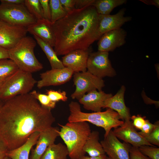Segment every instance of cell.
<instances>
[{"label": "cell", "mask_w": 159, "mask_h": 159, "mask_svg": "<svg viewBox=\"0 0 159 159\" xmlns=\"http://www.w3.org/2000/svg\"><path fill=\"white\" fill-rule=\"evenodd\" d=\"M5 79L0 80V89Z\"/></svg>", "instance_id": "f6af8a7d"}, {"label": "cell", "mask_w": 159, "mask_h": 159, "mask_svg": "<svg viewBox=\"0 0 159 159\" xmlns=\"http://www.w3.org/2000/svg\"><path fill=\"white\" fill-rule=\"evenodd\" d=\"M144 4L148 5H153L159 8V0H140Z\"/></svg>", "instance_id": "b9f144b4"}, {"label": "cell", "mask_w": 159, "mask_h": 159, "mask_svg": "<svg viewBox=\"0 0 159 159\" xmlns=\"http://www.w3.org/2000/svg\"><path fill=\"white\" fill-rule=\"evenodd\" d=\"M49 4L52 24L63 18L67 14V11L62 6L60 0H50Z\"/></svg>", "instance_id": "484cf974"}, {"label": "cell", "mask_w": 159, "mask_h": 159, "mask_svg": "<svg viewBox=\"0 0 159 159\" xmlns=\"http://www.w3.org/2000/svg\"><path fill=\"white\" fill-rule=\"evenodd\" d=\"M125 87L122 85L114 96L107 99L105 101L103 108H109L117 112L124 121L130 120L131 117L130 109L126 106L124 101Z\"/></svg>", "instance_id": "ffe728a7"}, {"label": "cell", "mask_w": 159, "mask_h": 159, "mask_svg": "<svg viewBox=\"0 0 159 159\" xmlns=\"http://www.w3.org/2000/svg\"><path fill=\"white\" fill-rule=\"evenodd\" d=\"M156 126L150 133L144 138L150 144L159 146V122H155Z\"/></svg>", "instance_id": "1f68e13d"}, {"label": "cell", "mask_w": 159, "mask_h": 159, "mask_svg": "<svg viewBox=\"0 0 159 159\" xmlns=\"http://www.w3.org/2000/svg\"><path fill=\"white\" fill-rule=\"evenodd\" d=\"M26 28L28 32L54 47L55 37L50 21L44 19L38 20Z\"/></svg>", "instance_id": "d6986e66"}, {"label": "cell", "mask_w": 159, "mask_h": 159, "mask_svg": "<svg viewBox=\"0 0 159 159\" xmlns=\"http://www.w3.org/2000/svg\"><path fill=\"white\" fill-rule=\"evenodd\" d=\"M130 159H151L143 154L139 150L138 147L131 145L130 152Z\"/></svg>", "instance_id": "e575fe53"}, {"label": "cell", "mask_w": 159, "mask_h": 159, "mask_svg": "<svg viewBox=\"0 0 159 159\" xmlns=\"http://www.w3.org/2000/svg\"><path fill=\"white\" fill-rule=\"evenodd\" d=\"M61 127L59 136L64 142L71 159H79L85 155L83 150L85 143L91 131L86 122H67Z\"/></svg>", "instance_id": "277c9868"}, {"label": "cell", "mask_w": 159, "mask_h": 159, "mask_svg": "<svg viewBox=\"0 0 159 159\" xmlns=\"http://www.w3.org/2000/svg\"><path fill=\"white\" fill-rule=\"evenodd\" d=\"M73 82L75 86L74 92L71 95L73 99L78 100L86 93L91 91L101 90L105 86L104 81L87 71L74 73Z\"/></svg>", "instance_id": "ba28073f"}, {"label": "cell", "mask_w": 159, "mask_h": 159, "mask_svg": "<svg viewBox=\"0 0 159 159\" xmlns=\"http://www.w3.org/2000/svg\"><path fill=\"white\" fill-rule=\"evenodd\" d=\"M127 35L126 31L121 28L105 33L98 40V51L108 52L114 51L125 43Z\"/></svg>", "instance_id": "5bb4252c"}, {"label": "cell", "mask_w": 159, "mask_h": 159, "mask_svg": "<svg viewBox=\"0 0 159 159\" xmlns=\"http://www.w3.org/2000/svg\"><path fill=\"white\" fill-rule=\"evenodd\" d=\"M59 131V128L52 126L40 132L35 148L31 150L30 159H39L48 147L54 144Z\"/></svg>", "instance_id": "e0dca14e"}, {"label": "cell", "mask_w": 159, "mask_h": 159, "mask_svg": "<svg viewBox=\"0 0 159 159\" xmlns=\"http://www.w3.org/2000/svg\"><path fill=\"white\" fill-rule=\"evenodd\" d=\"M145 118V117L138 115L131 116L130 120H132V124L135 129L140 130L145 123L146 120Z\"/></svg>", "instance_id": "d590c367"}, {"label": "cell", "mask_w": 159, "mask_h": 159, "mask_svg": "<svg viewBox=\"0 0 159 159\" xmlns=\"http://www.w3.org/2000/svg\"><path fill=\"white\" fill-rule=\"evenodd\" d=\"M99 16L93 6L74 8L52 24L55 39L54 50L57 55L90 48L102 35L99 31Z\"/></svg>", "instance_id": "7a4b0ae2"}, {"label": "cell", "mask_w": 159, "mask_h": 159, "mask_svg": "<svg viewBox=\"0 0 159 159\" xmlns=\"http://www.w3.org/2000/svg\"><path fill=\"white\" fill-rule=\"evenodd\" d=\"M40 133L39 131L34 132L22 145L16 149L8 150L6 156L11 159H29L30 152L36 144Z\"/></svg>", "instance_id": "44dd1931"}, {"label": "cell", "mask_w": 159, "mask_h": 159, "mask_svg": "<svg viewBox=\"0 0 159 159\" xmlns=\"http://www.w3.org/2000/svg\"><path fill=\"white\" fill-rule=\"evenodd\" d=\"M1 3L10 4H24V0H1Z\"/></svg>", "instance_id": "ab89813d"}, {"label": "cell", "mask_w": 159, "mask_h": 159, "mask_svg": "<svg viewBox=\"0 0 159 159\" xmlns=\"http://www.w3.org/2000/svg\"><path fill=\"white\" fill-rule=\"evenodd\" d=\"M37 82L32 73L19 69L4 80L0 89V100L29 93Z\"/></svg>", "instance_id": "8992f818"}, {"label": "cell", "mask_w": 159, "mask_h": 159, "mask_svg": "<svg viewBox=\"0 0 159 159\" xmlns=\"http://www.w3.org/2000/svg\"><path fill=\"white\" fill-rule=\"evenodd\" d=\"M126 0H95L92 5L98 14L106 15L115 8L125 4Z\"/></svg>", "instance_id": "d4e9b609"}, {"label": "cell", "mask_w": 159, "mask_h": 159, "mask_svg": "<svg viewBox=\"0 0 159 159\" xmlns=\"http://www.w3.org/2000/svg\"><path fill=\"white\" fill-rule=\"evenodd\" d=\"M87 71L94 75L102 78L112 77L116 75L109 58V52L98 51L91 52L87 63Z\"/></svg>", "instance_id": "9c48e42d"}, {"label": "cell", "mask_w": 159, "mask_h": 159, "mask_svg": "<svg viewBox=\"0 0 159 159\" xmlns=\"http://www.w3.org/2000/svg\"><path fill=\"white\" fill-rule=\"evenodd\" d=\"M51 110L41 106L29 93L4 102L0 109V139L8 150L24 144L33 133L52 127Z\"/></svg>", "instance_id": "6da1fadb"}, {"label": "cell", "mask_w": 159, "mask_h": 159, "mask_svg": "<svg viewBox=\"0 0 159 159\" xmlns=\"http://www.w3.org/2000/svg\"><path fill=\"white\" fill-rule=\"evenodd\" d=\"M112 131L118 138L132 146L138 147L144 145L154 146L148 143L137 132L130 120L124 121L122 124L114 128Z\"/></svg>", "instance_id": "4fadbf2b"}, {"label": "cell", "mask_w": 159, "mask_h": 159, "mask_svg": "<svg viewBox=\"0 0 159 159\" xmlns=\"http://www.w3.org/2000/svg\"><path fill=\"white\" fill-rule=\"evenodd\" d=\"M105 153L111 159H130V144L122 143L111 130L100 142Z\"/></svg>", "instance_id": "30bf717a"}, {"label": "cell", "mask_w": 159, "mask_h": 159, "mask_svg": "<svg viewBox=\"0 0 159 159\" xmlns=\"http://www.w3.org/2000/svg\"><path fill=\"white\" fill-rule=\"evenodd\" d=\"M46 94L52 101L56 102L60 101L66 102L68 99L66 92L65 91L47 90Z\"/></svg>", "instance_id": "4dcf8cb0"}, {"label": "cell", "mask_w": 159, "mask_h": 159, "mask_svg": "<svg viewBox=\"0 0 159 159\" xmlns=\"http://www.w3.org/2000/svg\"><path fill=\"white\" fill-rule=\"evenodd\" d=\"M60 1L67 12L75 8V0H60Z\"/></svg>", "instance_id": "74e56055"}, {"label": "cell", "mask_w": 159, "mask_h": 159, "mask_svg": "<svg viewBox=\"0 0 159 159\" xmlns=\"http://www.w3.org/2000/svg\"><path fill=\"white\" fill-rule=\"evenodd\" d=\"M95 0H75V8L80 9L86 6H92Z\"/></svg>", "instance_id": "8d00e7d4"}, {"label": "cell", "mask_w": 159, "mask_h": 159, "mask_svg": "<svg viewBox=\"0 0 159 159\" xmlns=\"http://www.w3.org/2000/svg\"><path fill=\"white\" fill-rule=\"evenodd\" d=\"M9 59L8 50L0 46V59Z\"/></svg>", "instance_id": "60d3db41"}, {"label": "cell", "mask_w": 159, "mask_h": 159, "mask_svg": "<svg viewBox=\"0 0 159 159\" xmlns=\"http://www.w3.org/2000/svg\"><path fill=\"white\" fill-rule=\"evenodd\" d=\"M26 27L11 25L0 20V46L9 50L26 36Z\"/></svg>", "instance_id": "8fae6325"}, {"label": "cell", "mask_w": 159, "mask_h": 159, "mask_svg": "<svg viewBox=\"0 0 159 159\" xmlns=\"http://www.w3.org/2000/svg\"><path fill=\"white\" fill-rule=\"evenodd\" d=\"M156 126L155 122L154 124L151 123L149 120H146L145 123L140 130L138 133L144 138L149 134L155 128Z\"/></svg>", "instance_id": "d6a6232c"}, {"label": "cell", "mask_w": 159, "mask_h": 159, "mask_svg": "<svg viewBox=\"0 0 159 159\" xmlns=\"http://www.w3.org/2000/svg\"><path fill=\"white\" fill-rule=\"evenodd\" d=\"M126 11V8H123L115 14H99V29L101 34L120 28L125 23L131 21L132 17L124 16Z\"/></svg>", "instance_id": "2e32d148"}, {"label": "cell", "mask_w": 159, "mask_h": 159, "mask_svg": "<svg viewBox=\"0 0 159 159\" xmlns=\"http://www.w3.org/2000/svg\"><path fill=\"white\" fill-rule=\"evenodd\" d=\"M90 48L87 50L78 49L64 55L62 62L65 67L70 69L74 73L87 71V63Z\"/></svg>", "instance_id": "9a60e30c"}, {"label": "cell", "mask_w": 159, "mask_h": 159, "mask_svg": "<svg viewBox=\"0 0 159 159\" xmlns=\"http://www.w3.org/2000/svg\"><path fill=\"white\" fill-rule=\"evenodd\" d=\"M143 94L142 97L144 102L146 104H154L157 107L159 106V101H153L150 99V100H149V98L147 97L145 95V96L144 93Z\"/></svg>", "instance_id": "7bdbcfd3"}, {"label": "cell", "mask_w": 159, "mask_h": 159, "mask_svg": "<svg viewBox=\"0 0 159 159\" xmlns=\"http://www.w3.org/2000/svg\"><path fill=\"white\" fill-rule=\"evenodd\" d=\"M74 73L70 68L51 69L40 74V80L37 81L39 89L51 86H58L64 84L71 79Z\"/></svg>", "instance_id": "7c38bea8"}, {"label": "cell", "mask_w": 159, "mask_h": 159, "mask_svg": "<svg viewBox=\"0 0 159 159\" xmlns=\"http://www.w3.org/2000/svg\"><path fill=\"white\" fill-rule=\"evenodd\" d=\"M107 156L105 154L96 157L83 156L79 159H105Z\"/></svg>", "instance_id": "ee69618b"}, {"label": "cell", "mask_w": 159, "mask_h": 159, "mask_svg": "<svg viewBox=\"0 0 159 159\" xmlns=\"http://www.w3.org/2000/svg\"><path fill=\"white\" fill-rule=\"evenodd\" d=\"M19 69L16 64L10 59H0V80L6 79Z\"/></svg>", "instance_id": "4316f807"}, {"label": "cell", "mask_w": 159, "mask_h": 159, "mask_svg": "<svg viewBox=\"0 0 159 159\" xmlns=\"http://www.w3.org/2000/svg\"><path fill=\"white\" fill-rule=\"evenodd\" d=\"M68 152L66 146L61 143L48 147L39 159H67Z\"/></svg>", "instance_id": "cb8c5ba5"}, {"label": "cell", "mask_w": 159, "mask_h": 159, "mask_svg": "<svg viewBox=\"0 0 159 159\" xmlns=\"http://www.w3.org/2000/svg\"><path fill=\"white\" fill-rule=\"evenodd\" d=\"M29 94L36 99L43 107L51 110L56 106V102L52 101L48 96L45 94H42L34 90Z\"/></svg>", "instance_id": "f1b7e54d"}, {"label": "cell", "mask_w": 159, "mask_h": 159, "mask_svg": "<svg viewBox=\"0 0 159 159\" xmlns=\"http://www.w3.org/2000/svg\"><path fill=\"white\" fill-rule=\"evenodd\" d=\"M37 43L46 55L51 69L62 68L64 67L62 61L58 58L54 49L50 45L38 37L34 36Z\"/></svg>", "instance_id": "603a6c76"}, {"label": "cell", "mask_w": 159, "mask_h": 159, "mask_svg": "<svg viewBox=\"0 0 159 159\" xmlns=\"http://www.w3.org/2000/svg\"><path fill=\"white\" fill-rule=\"evenodd\" d=\"M105 159H111L109 158V157L107 156Z\"/></svg>", "instance_id": "c3c4849f"}, {"label": "cell", "mask_w": 159, "mask_h": 159, "mask_svg": "<svg viewBox=\"0 0 159 159\" xmlns=\"http://www.w3.org/2000/svg\"><path fill=\"white\" fill-rule=\"evenodd\" d=\"M140 151L151 159H159V148L155 146L147 145L138 147Z\"/></svg>", "instance_id": "f546056e"}, {"label": "cell", "mask_w": 159, "mask_h": 159, "mask_svg": "<svg viewBox=\"0 0 159 159\" xmlns=\"http://www.w3.org/2000/svg\"><path fill=\"white\" fill-rule=\"evenodd\" d=\"M69 107L70 114L68 118V122H88L101 127L105 131L104 137L112 128L120 126L124 122L119 114L110 108H107L103 112H85L82 111L78 102L73 101L69 104Z\"/></svg>", "instance_id": "3957f363"}, {"label": "cell", "mask_w": 159, "mask_h": 159, "mask_svg": "<svg viewBox=\"0 0 159 159\" xmlns=\"http://www.w3.org/2000/svg\"><path fill=\"white\" fill-rule=\"evenodd\" d=\"M24 4L29 12L37 21L44 19L39 0H24Z\"/></svg>", "instance_id": "83f0119b"}, {"label": "cell", "mask_w": 159, "mask_h": 159, "mask_svg": "<svg viewBox=\"0 0 159 159\" xmlns=\"http://www.w3.org/2000/svg\"><path fill=\"white\" fill-rule=\"evenodd\" d=\"M0 20L9 24L27 27L37 20L28 11L24 4H0Z\"/></svg>", "instance_id": "52a82bcc"}, {"label": "cell", "mask_w": 159, "mask_h": 159, "mask_svg": "<svg viewBox=\"0 0 159 159\" xmlns=\"http://www.w3.org/2000/svg\"><path fill=\"white\" fill-rule=\"evenodd\" d=\"M100 133L97 131L91 132L83 148V150L90 157H96L105 154L99 142Z\"/></svg>", "instance_id": "7402d4cb"}, {"label": "cell", "mask_w": 159, "mask_h": 159, "mask_svg": "<svg viewBox=\"0 0 159 159\" xmlns=\"http://www.w3.org/2000/svg\"><path fill=\"white\" fill-rule=\"evenodd\" d=\"M8 150L7 146L0 139V159H3L6 156Z\"/></svg>", "instance_id": "f35d334b"}, {"label": "cell", "mask_w": 159, "mask_h": 159, "mask_svg": "<svg viewBox=\"0 0 159 159\" xmlns=\"http://www.w3.org/2000/svg\"><path fill=\"white\" fill-rule=\"evenodd\" d=\"M3 159H11V158H9V157L6 156H5L4 158Z\"/></svg>", "instance_id": "7dc6e473"}, {"label": "cell", "mask_w": 159, "mask_h": 159, "mask_svg": "<svg viewBox=\"0 0 159 159\" xmlns=\"http://www.w3.org/2000/svg\"><path fill=\"white\" fill-rule=\"evenodd\" d=\"M4 103V101L0 100V109Z\"/></svg>", "instance_id": "bcb514c9"}, {"label": "cell", "mask_w": 159, "mask_h": 159, "mask_svg": "<svg viewBox=\"0 0 159 159\" xmlns=\"http://www.w3.org/2000/svg\"><path fill=\"white\" fill-rule=\"evenodd\" d=\"M112 96L102 90L91 91L83 95L78 100L85 109L94 112H101L105 101Z\"/></svg>", "instance_id": "ac0fdd59"}, {"label": "cell", "mask_w": 159, "mask_h": 159, "mask_svg": "<svg viewBox=\"0 0 159 159\" xmlns=\"http://www.w3.org/2000/svg\"><path fill=\"white\" fill-rule=\"evenodd\" d=\"M36 44L35 40L30 36H26L8 50L9 59L21 70L31 73L40 71L43 67L34 53Z\"/></svg>", "instance_id": "5b68a950"}, {"label": "cell", "mask_w": 159, "mask_h": 159, "mask_svg": "<svg viewBox=\"0 0 159 159\" xmlns=\"http://www.w3.org/2000/svg\"><path fill=\"white\" fill-rule=\"evenodd\" d=\"M41 4L44 19L51 22V14L49 0H39Z\"/></svg>", "instance_id": "836d02e7"}]
</instances>
